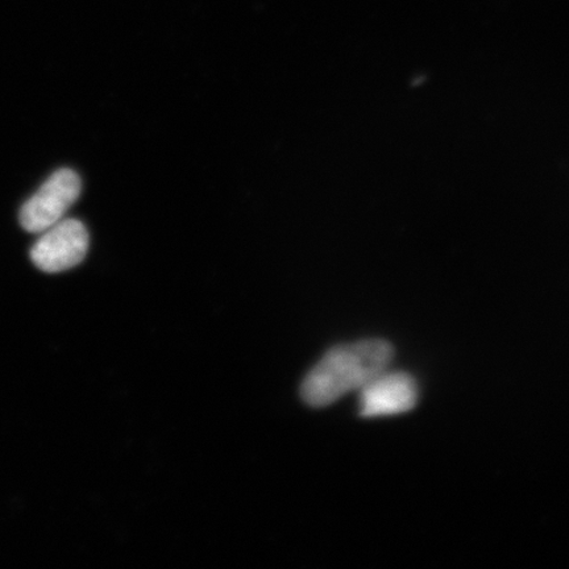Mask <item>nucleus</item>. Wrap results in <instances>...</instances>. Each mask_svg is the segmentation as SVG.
Segmentation results:
<instances>
[{
  "label": "nucleus",
  "mask_w": 569,
  "mask_h": 569,
  "mask_svg": "<svg viewBox=\"0 0 569 569\" xmlns=\"http://www.w3.org/2000/svg\"><path fill=\"white\" fill-rule=\"evenodd\" d=\"M81 189V178L74 170H57L21 208V227L41 233L59 223L80 197Z\"/></svg>",
  "instance_id": "nucleus-2"
},
{
  "label": "nucleus",
  "mask_w": 569,
  "mask_h": 569,
  "mask_svg": "<svg viewBox=\"0 0 569 569\" xmlns=\"http://www.w3.org/2000/svg\"><path fill=\"white\" fill-rule=\"evenodd\" d=\"M41 233L31 249V259L42 272L60 273L87 258L89 232L80 220L62 219Z\"/></svg>",
  "instance_id": "nucleus-3"
},
{
  "label": "nucleus",
  "mask_w": 569,
  "mask_h": 569,
  "mask_svg": "<svg viewBox=\"0 0 569 569\" xmlns=\"http://www.w3.org/2000/svg\"><path fill=\"white\" fill-rule=\"evenodd\" d=\"M360 391V415L366 418L401 415L418 401L415 379L401 372H382Z\"/></svg>",
  "instance_id": "nucleus-4"
},
{
  "label": "nucleus",
  "mask_w": 569,
  "mask_h": 569,
  "mask_svg": "<svg viewBox=\"0 0 569 569\" xmlns=\"http://www.w3.org/2000/svg\"><path fill=\"white\" fill-rule=\"evenodd\" d=\"M393 353V347L380 339L332 348L306 376L303 401L312 408H325L350 391L361 390L387 371Z\"/></svg>",
  "instance_id": "nucleus-1"
}]
</instances>
